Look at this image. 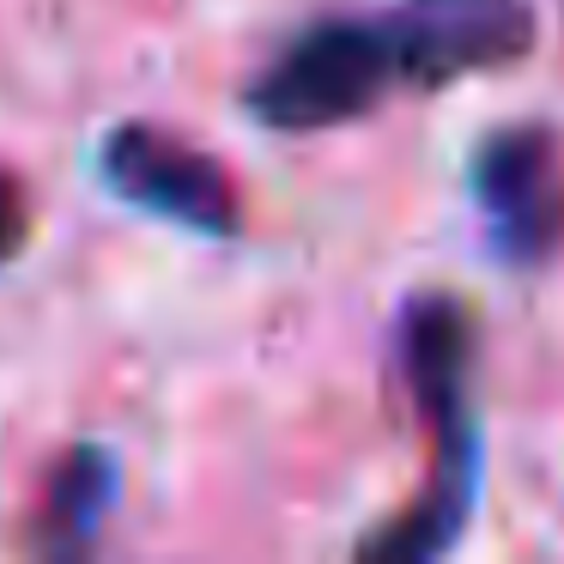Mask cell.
Instances as JSON below:
<instances>
[{
    "instance_id": "1",
    "label": "cell",
    "mask_w": 564,
    "mask_h": 564,
    "mask_svg": "<svg viewBox=\"0 0 564 564\" xmlns=\"http://www.w3.org/2000/svg\"><path fill=\"white\" fill-rule=\"evenodd\" d=\"M534 25L528 0H394L377 13L316 19L249 79L243 104L261 128L322 134L382 110L394 91H437L522 62Z\"/></svg>"
},
{
    "instance_id": "2",
    "label": "cell",
    "mask_w": 564,
    "mask_h": 564,
    "mask_svg": "<svg viewBox=\"0 0 564 564\" xmlns=\"http://www.w3.org/2000/svg\"><path fill=\"white\" fill-rule=\"evenodd\" d=\"M401 370L419 413L431 425V474L425 491L370 534L365 558H437L462 540L479 491V425H474V316L455 297L425 292L401 310Z\"/></svg>"
},
{
    "instance_id": "3",
    "label": "cell",
    "mask_w": 564,
    "mask_h": 564,
    "mask_svg": "<svg viewBox=\"0 0 564 564\" xmlns=\"http://www.w3.org/2000/svg\"><path fill=\"white\" fill-rule=\"evenodd\" d=\"M98 171L110 183V195H122L140 213H159V219L188 225L200 237L237 231L231 171L188 140L164 134L159 122H116L98 147Z\"/></svg>"
},
{
    "instance_id": "4",
    "label": "cell",
    "mask_w": 564,
    "mask_h": 564,
    "mask_svg": "<svg viewBox=\"0 0 564 564\" xmlns=\"http://www.w3.org/2000/svg\"><path fill=\"white\" fill-rule=\"evenodd\" d=\"M474 200L491 225V243L510 261H546L564 243V147L546 128H498L474 147Z\"/></svg>"
},
{
    "instance_id": "5",
    "label": "cell",
    "mask_w": 564,
    "mask_h": 564,
    "mask_svg": "<svg viewBox=\"0 0 564 564\" xmlns=\"http://www.w3.org/2000/svg\"><path fill=\"white\" fill-rule=\"evenodd\" d=\"M116 503V462L98 443H79L55 462L43 486V540L50 546H86L98 534L104 510Z\"/></svg>"
},
{
    "instance_id": "6",
    "label": "cell",
    "mask_w": 564,
    "mask_h": 564,
    "mask_svg": "<svg viewBox=\"0 0 564 564\" xmlns=\"http://www.w3.org/2000/svg\"><path fill=\"white\" fill-rule=\"evenodd\" d=\"M25 237H31V200L13 171H0V268L25 249Z\"/></svg>"
}]
</instances>
